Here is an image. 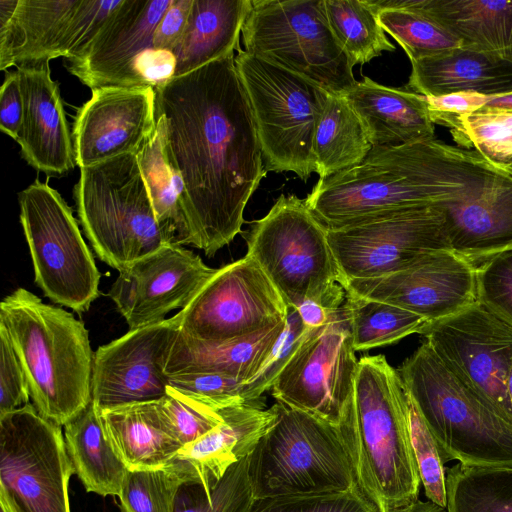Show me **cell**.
<instances>
[{
    "label": "cell",
    "instance_id": "obj_1",
    "mask_svg": "<svg viewBox=\"0 0 512 512\" xmlns=\"http://www.w3.org/2000/svg\"><path fill=\"white\" fill-rule=\"evenodd\" d=\"M164 150L180 176L182 245L212 257L241 232L246 204L266 170L235 56L155 87Z\"/></svg>",
    "mask_w": 512,
    "mask_h": 512
},
{
    "label": "cell",
    "instance_id": "obj_2",
    "mask_svg": "<svg viewBox=\"0 0 512 512\" xmlns=\"http://www.w3.org/2000/svg\"><path fill=\"white\" fill-rule=\"evenodd\" d=\"M340 426L363 498L376 512H409L419 500L421 480L407 391L383 354L358 360L353 404Z\"/></svg>",
    "mask_w": 512,
    "mask_h": 512
},
{
    "label": "cell",
    "instance_id": "obj_3",
    "mask_svg": "<svg viewBox=\"0 0 512 512\" xmlns=\"http://www.w3.org/2000/svg\"><path fill=\"white\" fill-rule=\"evenodd\" d=\"M0 326L21 362L32 404L65 426L92 400L94 353L84 323L18 288L0 303Z\"/></svg>",
    "mask_w": 512,
    "mask_h": 512
},
{
    "label": "cell",
    "instance_id": "obj_4",
    "mask_svg": "<svg viewBox=\"0 0 512 512\" xmlns=\"http://www.w3.org/2000/svg\"><path fill=\"white\" fill-rule=\"evenodd\" d=\"M397 371L443 463L512 468V423L462 382L426 342Z\"/></svg>",
    "mask_w": 512,
    "mask_h": 512
},
{
    "label": "cell",
    "instance_id": "obj_5",
    "mask_svg": "<svg viewBox=\"0 0 512 512\" xmlns=\"http://www.w3.org/2000/svg\"><path fill=\"white\" fill-rule=\"evenodd\" d=\"M275 420L247 457L254 499L357 488L341 426L276 401Z\"/></svg>",
    "mask_w": 512,
    "mask_h": 512
},
{
    "label": "cell",
    "instance_id": "obj_6",
    "mask_svg": "<svg viewBox=\"0 0 512 512\" xmlns=\"http://www.w3.org/2000/svg\"><path fill=\"white\" fill-rule=\"evenodd\" d=\"M247 256L264 271L289 309L316 302L334 312L346 290L327 230L304 199L281 194L246 232Z\"/></svg>",
    "mask_w": 512,
    "mask_h": 512
},
{
    "label": "cell",
    "instance_id": "obj_7",
    "mask_svg": "<svg viewBox=\"0 0 512 512\" xmlns=\"http://www.w3.org/2000/svg\"><path fill=\"white\" fill-rule=\"evenodd\" d=\"M73 195L96 255L118 271L174 243L156 219L136 153L80 169Z\"/></svg>",
    "mask_w": 512,
    "mask_h": 512
},
{
    "label": "cell",
    "instance_id": "obj_8",
    "mask_svg": "<svg viewBox=\"0 0 512 512\" xmlns=\"http://www.w3.org/2000/svg\"><path fill=\"white\" fill-rule=\"evenodd\" d=\"M241 33L246 52L329 93L343 95L357 82L324 0H252Z\"/></svg>",
    "mask_w": 512,
    "mask_h": 512
},
{
    "label": "cell",
    "instance_id": "obj_9",
    "mask_svg": "<svg viewBox=\"0 0 512 512\" xmlns=\"http://www.w3.org/2000/svg\"><path fill=\"white\" fill-rule=\"evenodd\" d=\"M237 51L235 65L250 102L265 170L293 172L307 181L315 172L313 134L328 91Z\"/></svg>",
    "mask_w": 512,
    "mask_h": 512
},
{
    "label": "cell",
    "instance_id": "obj_10",
    "mask_svg": "<svg viewBox=\"0 0 512 512\" xmlns=\"http://www.w3.org/2000/svg\"><path fill=\"white\" fill-rule=\"evenodd\" d=\"M439 184L447 199L436 205L453 252L476 266L512 249V173L473 150L444 143Z\"/></svg>",
    "mask_w": 512,
    "mask_h": 512
},
{
    "label": "cell",
    "instance_id": "obj_11",
    "mask_svg": "<svg viewBox=\"0 0 512 512\" xmlns=\"http://www.w3.org/2000/svg\"><path fill=\"white\" fill-rule=\"evenodd\" d=\"M18 200L35 283L53 302L77 313L88 311L99 296L101 274L71 208L38 179Z\"/></svg>",
    "mask_w": 512,
    "mask_h": 512
},
{
    "label": "cell",
    "instance_id": "obj_12",
    "mask_svg": "<svg viewBox=\"0 0 512 512\" xmlns=\"http://www.w3.org/2000/svg\"><path fill=\"white\" fill-rule=\"evenodd\" d=\"M73 473L61 426L32 403L0 415V495L13 512H71Z\"/></svg>",
    "mask_w": 512,
    "mask_h": 512
},
{
    "label": "cell",
    "instance_id": "obj_13",
    "mask_svg": "<svg viewBox=\"0 0 512 512\" xmlns=\"http://www.w3.org/2000/svg\"><path fill=\"white\" fill-rule=\"evenodd\" d=\"M326 230L343 285L392 274L430 254L452 250L436 204L386 211Z\"/></svg>",
    "mask_w": 512,
    "mask_h": 512
},
{
    "label": "cell",
    "instance_id": "obj_14",
    "mask_svg": "<svg viewBox=\"0 0 512 512\" xmlns=\"http://www.w3.org/2000/svg\"><path fill=\"white\" fill-rule=\"evenodd\" d=\"M355 353L345 300L293 353L271 387L273 397L340 426L353 404L358 369Z\"/></svg>",
    "mask_w": 512,
    "mask_h": 512
},
{
    "label": "cell",
    "instance_id": "obj_15",
    "mask_svg": "<svg viewBox=\"0 0 512 512\" xmlns=\"http://www.w3.org/2000/svg\"><path fill=\"white\" fill-rule=\"evenodd\" d=\"M289 308L249 256L218 268L176 315L180 331L203 341H229L283 323Z\"/></svg>",
    "mask_w": 512,
    "mask_h": 512
},
{
    "label": "cell",
    "instance_id": "obj_16",
    "mask_svg": "<svg viewBox=\"0 0 512 512\" xmlns=\"http://www.w3.org/2000/svg\"><path fill=\"white\" fill-rule=\"evenodd\" d=\"M444 364L512 423L507 377L512 326L476 301L419 332Z\"/></svg>",
    "mask_w": 512,
    "mask_h": 512
},
{
    "label": "cell",
    "instance_id": "obj_17",
    "mask_svg": "<svg viewBox=\"0 0 512 512\" xmlns=\"http://www.w3.org/2000/svg\"><path fill=\"white\" fill-rule=\"evenodd\" d=\"M179 330L173 316L100 346L91 382L97 410L161 399L169 386L165 365Z\"/></svg>",
    "mask_w": 512,
    "mask_h": 512
},
{
    "label": "cell",
    "instance_id": "obj_18",
    "mask_svg": "<svg viewBox=\"0 0 512 512\" xmlns=\"http://www.w3.org/2000/svg\"><path fill=\"white\" fill-rule=\"evenodd\" d=\"M343 286L350 295L398 306L428 323L477 301L476 266L452 250L430 254L392 274L347 280Z\"/></svg>",
    "mask_w": 512,
    "mask_h": 512
},
{
    "label": "cell",
    "instance_id": "obj_19",
    "mask_svg": "<svg viewBox=\"0 0 512 512\" xmlns=\"http://www.w3.org/2000/svg\"><path fill=\"white\" fill-rule=\"evenodd\" d=\"M216 270L191 250L170 243L119 271L108 295L133 330L185 307Z\"/></svg>",
    "mask_w": 512,
    "mask_h": 512
},
{
    "label": "cell",
    "instance_id": "obj_20",
    "mask_svg": "<svg viewBox=\"0 0 512 512\" xmlns=\"http://www.w3.org/2000/svg\"><path fill=\"white\" fill-rule=\"evenodd\" d=\"M155 88L106 86L78 109L72 133L76 164L86 168L137 153L153 132Z\"/></svg>",
    "mask_w": 512,
    "mask_h": 512
},
{
    "label": "cell",
    "instance_id": "obj_21",
    "mask_svg": "<svg viewBox=\"0 0 512 512\" xmlns=\"http://www.w3.org/2000/svg\"><path fill=\"white\" fill-rule=\"evenodd\" d=\"M172 0H123L88 46L65 60L67 70L95 90L144 86L132 69L135 58L152 47L154 31Z\"/></svg>",
    "mask_w": 512,
    "mask_h": 512
},
{
    "label": "cell",
    "instance_id": "obj_22",
    "mask_svg": "<svg viewBox=\"0 0 512 512\" xmlns=\"http://www.w3.org/2000/svg\"><path fill=\"white\" fill-rule=\"evenodd\" d=\"M24 112L16 139L21 155L37 171L62 175L76 164L58 85L50 75L49 62L17 67Z\"/></svg>",
    "mask_w": 512,
    "mask_h": 512
},
{
    "label": "cell",
    "instance_id": "obj_23",
    "mask_svg": "<svg viewBox=\"0 0 512 512\" xmlns=\"http://www.w3.org/2000/svg\"><path fill=\"white\" fill-rule=\"evenodd\" d=\"M377 11L405 9L457 39L461 47L512 64V1L368 0Z\"/></svg>",
    "mask_w": 512,
    "mask_h": 512
},
{
    "label": "cell",
    "instance_id": "obj_24",
    "mask_svg": "<svg viewBox=\"0 0 512 512\" xmlns=\"http://www.w3.org/2000/svg\"><path fill=\"white\" fill-rule=\"evenodd\" d=\"M223 421L184 445L175 460L185 464L208 494L235 463L248 457L275 420L273 407L261 401L221 410Z\"/></svg>",
    "mask_w": 512,
    "mask_h": 512
},
{
    "label": "cell",
    "instance_id": "obj_25",
    "mask_svg": "<svg viewBox=\"0 0 512 512\" xmlns=\"http://www.w3.org/2000/svg\"><path fill=\"white\" fill-rule=\"evenodd\" d=\"M81 0H0V69L59 57Z\"/></svg>",
    "mask_w": 512,
    "mask_h": 512
},
{
    "label": "cell",
    "instance_id": "obj_26",
    "mask_svg": "<svg viewBox=\"0 0 512 512\" xmlns=\"http://www.w3.org/2000/svg\"><path fill=\"white\" fill-rule=\"evenodd\" d=\"M343 96L360 118L372 146L435 139V124L423 95L384 86L365 76Z\"/></svg>",
    "mask_w": 512,
    "mask_h": 512
},
{
    "label": "cell",
    "instance_id": "obj_27",
    "mask_svg": "<svg viewBox=\"0 0 512 512\" xmlns=\"http://www.w3.org/2000/svg\"><path fill=\"white\" fill-rule=\"evenodd\" d=\"M106 437L128 470L166 467L183 447L159 401L99 411Z\"/></svg>",
    "mask_w": 512,
    "mask_h": 512
},
{
    "label": "cell",
    "instance_id": "obj_28",
    "mask_svg": "<svg viewBox=\"0 0 512 512\" xmlns=\"http://www.w3.org/2000/svg\"><path fill=\"white\" fill-rule=\"evenodd\" d=\"M407 90L425 97L512 92V64L463 47L411 62Z\"/></svg>",
    "mask_w": 512,
    "mask_h": 512
},
{
    "label": "cell",
    "instance_id": "obj_29",
    "mask_svg": "<svg viewBox=\"0 0 512 512\" xmlns=\"http://www.w3.org/2000/svg\"><path fill=\"white\" fill-rule=\"evenodd\" d=\"M285 326L286 321L255 335L221 342L203 341L179 330L165 373H216L246 383L261 369Z\"/></svg>",
    "mask_w": 512,
    "mask_h": 512
},
{
    "label": "cell",
    "instance_id": "obj_30",
    "mask_svg": "<svg viewBox=\"0 0 512 512\" xmlns=\"http://www.w3.org/2000/svg\"><path fill=\"white\" fill-rule=\"evenodd\" d=\"M251 8L252 0H193L185 32L172 51L175 77L234 55Z\"/></svg>",
    "mask_w": 512,
    "mask_h": 512
},
{
    "label": "cell",
    "instance_id": "obj_31",
    "mask_svg": "<svg viewBox=\"0 0 512 512\" xmlns=\"http://www.w3.org/2000/svg\"><path fill=\"white\" fill-rule=\"evenodd\" d=\"M64 438L74 474L85 490L119 496L128 469L111 447L92 400L64 426Z\"/></svg>",
    "mask_w": 512,
    "mask_h": 512
},
{
    "label": "cell",
    "instance_id": "obj_32",
    "mask_svg": "<svg viewBox=\"0 0 512 512\" xmlns=\"http://www.w3.org/2000/svg\"><path fill=\"white\" fill-rule=\"evenodd\" d=\"M372 147L360 118L344 96L327 92L316 119L312 144L319 178L359 164Z\"/></svg>",
    "mask_w": 512,
    "mask_h": 512
},
{
    "label": "cell",
    "instance_id": "obj_33",
    "mask_svg": "<svg viewBox=\"0 0 512 512\" xmlns=\"http://www.w3.org/2000/svg\"><path fill=\"white\" fill-rule=\"evenodd\" d=\"M155 128L136 153L159 225L182 245L185 220L180 176L170 166L164 150V122L155 112ZM183 246V245H182Z\"/></svg>",
    "mask_w": 512,
    "mask_h": 512
},
{
    "label": "cell",
    "instance_id": "obj_34",
    "mask_svg": "<svg viewBox=\"0 0 512 512\" xmlns=\"http://www.w3.org/2000/svg\"><path fill=\"white\" fill-rule=\"evenodd\" d=\"M324 8L331 31L352 66L395 51L368 0H324Z\"/></svg>",
    "mask_w": 512,
    "mask_h": 512
},
{
    "label": "cell",
    "instance_id": "obj_35",
    "mask_svg": "<svg viewBox=\"0 0 512 512\" xmlns=\"http://www.w3.org/2000/svg\"><path fill=\"white\" fill-rule=\"evenodd\" d=\"M446 512H512V468L456 464L445 472Z\"/></svg>",
    "mask_w": 512,
    "mask_h": 512
},
{
    "label": "cell",
    "instance_id": "obj_36",
    "mask_svg": "<svg viewBox=\"0 0 512 512\" xmlns=\"http://www.w3.org/2000/svg\"><path fill=\"white\" fill-rule=\"evenodd\" d=\"M346 306L355 351L389 345L418 333L428 323L424 318L398 306L350 295Z\"/></svg>",
    "mask_w": 512,
    "mask_h": 512
},
{
    "label": "cell",
    "instance_id": "obj_37",
    "mask_svg": "<svg viewBox=\"0 0 512 512\" xmlns=\"http://www.w3.org/2000/svg\"><path fill=\"white\" fill-rule=\"evenodd\" d=\"M458 147L473 150L494 167L512 173V109L483 107L444 121Z\"/></svg>",
    "mask_w": 512,
    "mask_h": 512
},
{
    "label": "cell",
    "instance_id": "obj_38",
    "mask_svg": "<svg viewBox=\"0 0 512 512\" xmlns=\"http://www.w3.org/2000/svg\"><path fill=\"white\" fill-rule=\"evenodd\" d=\"M197 482L192 471L173 459L166 467L149 470H128L120 499L121 512H174L180 487Z\"/></svg>",
    "mask_w": 512,
    "mask_h": 512
},
{
    "label": "cell",
    "instance_id": "obj_39",
    "mask_svg": "<svg viewBox=\"0 0 512 512\" xmlns=\"http://www.w3.org/2000/svg\"><path fill=\"white\" fill-rule=\"evenodd\" d=\"M377 14L381 27L396 40L411 62L461 47L452 35L414 12L385 8Z\"/></svg>",
    "mask_w": 512,
    "mask_h": 512
},
{
    "label": "cell",
    "instance_id": "obj_40",
    "mask_svg": "<svg viewBox=\"0 0 512 512\" xmlns=\"http://www.w3.org/2000/svg\"><path fill=\"white\" fill-rule=\"evenodd\" d=\"M407 401L411 444L425 495L446 508L445 470L437 442L408 392Z\"/></svg>",
    "mask_w": 512,
    "mask_h": 512
},
{
    "label": "cell",
    "instance_id": "obj_41",
    "mask_svg": "<svg viewBox=\"0 0 512 512\" xmlns=\"http://www.w3.org/2000/svg\"><path fill=\"white\" fill-rule=\"evenodd\" d=\"M160 408L182 445L194 442L223 421L221 410L168 386L158 400Z\"/></svg>",
    "mask_w": 512,
    "mask_h": 512
},
{
    "label": "cell",
    "instance_id": "obj_42",
    "mask_svg": "<svg viewBox=\"0 0 512 512\" xmlns=\"http://www.w3.org/2000/svg\"><path fill=\"white\" fill-rule=\"evenodd\" d=\"M476 299L512 326V249L476 265Z\"/></svg>",
    "mask_w": 512,
    "mask_h": 512
},
{
    "label": "cell",
    "instance_id": "obj_43",
    "mask_svg": "<svg viewBox=\"0 0 512 512\" xmlns=\"http://www.w3.org/2000/svg\"><path fill=\"white\" fill-rule=\"evenodd\" d=\"M312 329L305 326L298 310L289 309L285 329L272 352L258 373L244 385L247 403L261 401L263 393L271 389L277 376Z\"/></svg>",
    "mask_w": 512,
    "mask_h": 512
},
{
    "label": "cell",
    "instance_id": "obj_44",
    "mask_svg": "<svg viewBox=\"0 0 512 512\" xmlns=\"http://www.w3.org/2000/svg\"><path fill=\"white\" fill-rule=\"evenodd\" d=\"M249 512H376L358 489L254 499Z\"/></svg>",
    "mask_w": 512,
    "mask_h": 512
},
{
    "label": "cell",
    "instance_id": "obj_45",
    "mask_svg": "<svg viewBox=\"0 0 512 512\" xmlns=\"http://www.w3.org/2000/svg\"><path fill=\"white\" fill-rule=\"evenodd\" d=\"M169 385L206 404L222 410L246 404L245 382L216 373H187L167 375Z\"/></svg>",
    "mask_w": 512,
    "mask_h": 512
},
{
    "label": "cell",
    "instance_id": "obj_46",
    "mask_svg": "<svg viewBox=\"0 0 512 512\" xmlns=\"http://www.w3.org/2000/svg\"><path fill=\"white\" fill-rule=\"evenodd\" d=\"M122 2L123 0H81L61 40L59 57L66 60L77 57Z\"/></svg>",
    "mask_w": 512,
    "mask_h": 512
},
{
    "label": "cell",
    "instance_id": "obj_47",
    "mask_svg": "<svg viewBox=\"0 0 512 512\" xmlns=\"http://www.w3.org/2000/svg\"><path fill=\"white\" fill-rule=\"evenodd\" d=\"M0 358V415H3L27 405L30 392L21 362L1 326Z\"/></svg>",
    "mask_w": 512,
    "mask_h": 512
},
{
    "label": "cell",
    "instance_id": "obj_48",
    "mask_svg": "<svg viewBox=\"0 0 512 512\" xmlns=\"http://www.w3.org/2000/svg\"><path fill=\"white\" fill-rule=\"evenodd\" d=\"M176 65L172 51L151 47L135 58L132 69L144 86L155 88L175 77Z\"/></svg>",
    "mask_w": 512,
    "mask_h": 512
},
{
    "label": "cell",
    "instance_id": "obj_49",
    "mask_svg": "<svg viewBox=\"0 0 512 512\" xmlns=\"http://www.w3.org/2000/svg\"><path fill=\"white\" fill-rule=\"evenodd\" d=\"M23 112L20 75L16 70L6 74L0 92V129L15 141L21 129Z\"/></svg>",
    "mask_w": 512,
    "mask_h": 512
},
{
    "label": "cell",
    "instance_id": "obj_50",
    "mask_svg": "<svg viewBox=\"0 0 512 512\" xmlns=\"http://www.w3.org/2000/svg\"><path fill=\"white\" fill-rule=\"evenodd\" d=\"M192 3L193 0H172L154 31L153 48L173 51L185 32Z\"/></svg>",
    "mask_w": 512,
    "mask_h": 512
},
{
    "label": "cell",
    "instance_id": "obj_51",
    "mask_svg": "<svg viewBox=\"0 0 512 512\" xmlns=\"http://www.w3.org/2000/svg\"><path fill=\"white\" fill-rule=\"evenodd\" d=\"M487 95L474 92H458L438 97H426L429 113L434 124L483 108Z\"/></svg>",
    "mask_w": 512,
    "mask_h": 512
},
{
    "label": "cell",
    "instance_id": "obj_52",
    "mask_svg": "<svg viewBox=\"0 0 512 512\" xmlns=\"http://www.w3.org/2000/svg\"><path fill=\"white\" fill-rule=\"evenodd\" d=\"M212 493L196 482L184 483L176 496L174 512H210Z\"/></svg>",
    "mask_w": 512,
    "mask_h": 512
},
{
    "label": "cell",
    "instance_id": "obj_53",
    "mask_svg": "<svg viewBox=\"0 0 512 512\" xmlns=\"http://www.w3.org/2000/svg\"><path fill=\"white\" fill-rule=\"evenodd\" d=\"M296 310H298L305 326L309 328H319L325 325L336 312H332L322 305L311 301L305 302Z\"/></svg>",
    "mask_w": 512,
    "mask_h": 512
},
{
    "label": "cell",
    "instance_id": "obj_54",
    "mask_svg": "<svg viewBox=\"0 0 512 512\" xmlns=\"http://www.w3.org/2000/svg\"><path fill=\"white\" fill-rule=\"evenodd\" d=\"M484 107L512 109V92L486 97Z\"/></svg>",
    "mask_w": 512,
    "mask_h": 512
},
{
    "label": "cell",
    "instance_id": "obj_55",
    "mask_svg": "<svg viewBox=\"0 0 512 512\" xmlns=\"http://www.w3.org/2000/svg\"><path fill=\"white\" fill-rule=\"evenodd\" d=\"M409 512H446V510L429 500L424 502L419 499Z\"/></svg>",
    "mask_w": 512,
    "mask_h": 512
},
{
    "label": "cell",
    "instance_id": "obj_56",
    "mask_svg": "<svg viewBox=\"0 0 512 512\" xmlns=\"http://www.w3.org/2000/svg\"><path fill=\"white\" fill-rule=\"evenodd\" d=\"M507 394L512 406V362L509 369L508 377H507Z\"/></svg>",
    "mask_w": 512,
    "mask_h": 512
},
{
    "label": "cell",
    "instance_id": "obj_57",
    "mask_svg": "<svg viewBox=\"0 0 512 512\" xmlns=\"http://www.w3.org/2000/svg\"><path fill=\"white\" fill-rule=\"evenodd\" d=\"M0 512H13L7 500L0 495Z\"/></svg>",
    "mask_w": 512,
    "mask_h": 512
}]
</instances>
